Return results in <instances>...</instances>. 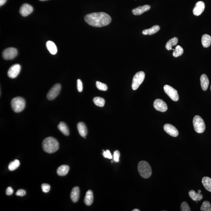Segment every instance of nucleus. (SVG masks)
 <instances>
[{
	"instance_id": "29",
	"label": "nucleus",
	"mask_w": 211,
	"mask_h": 211,
	"mask_svg": "<svg viewBox=\"0 0 211 211\" xmlns=\"http://www.w3.org/2000/svg\"><path fill=\"white\" fill-rule=\"evenodd\" d=\"M20 162L18 159H15L13 162H10L9 166H8V169L10 171H13L16 170L19 166H20Z\"/></svg>"
},
{
	"instance_id": "36",
	"label": "nucleus",
	"mask_w": 211,
	"mask_h": 211,
	"mask_svg": "<svg viewBox=\"0 0 211 211\" xmlns=\"http://www.w3.org/2000/svg\"><path fill=\"white\" fill-rule=\"evenodd\" d=\"M77 89L79 92H81L83 91V85L81 80L78 79L77 80Z\"/></svg>"
},
{
	"instance_id": "38",
	"label": "nucleus",
	"mask_w": 211,
	"mask_h": 211,
	"mask_svg": "<svg viewBox=\"0 0 211 211\" xmlns=\"http://www.w3.org/2000/svg\"><path fill=\"white\" fill-rule=\"evenodd\" d=\"M26 194V191L23 189H20L16 191V195L17 196L23 197Z\"/></svg>"
},
{
	"instance_id": "34",
	"label": "nucleus",
	"mask_w": 211,
	"mask_h": 211,
	"mask_svg": "<svg viewBox=\"0 0 211 211\" xmlns=\"http://www.w3.org/2000/svg\"><path fill=\"white\" fill-rule=\"evenodd\" d=\"M41 188L43 192L48 193L50 190L51 187L49 184H41Z\"/></svg>"
},
{
	"instance_id": "13",
	"label": "nucleus",
	"mask_w": 211,
	"mask_h": 211,
	"mask_svg": "<svg viewBox=\"0 0 211 211\" xmlns=\"http://www.w3.org/2000/svg\"><path fill=\"white\" fill-rule=\"evenodd\" d=\"M33 9V7L29 4H23L20 9V13L22 16H26L32 13Z\"/></svg>"
},
{
	"instance_id": "9",
	"label": "nucleus",
	"mask_w": 211,
	"mask_h": 211,
	"mask_svg": "<svg viewBox=\"0 0 211 211\" xmlns=\"http://www.w3.org/2000/svg\"><path fill=\"white\" fill-rule=\"evenodd\" d=\"M61 89V86L59 84H56L53 86L47 94L48 99L51 101L56 98L60 93Z\"/></svg>"
},
{
	"instance_id": "33",
	"label": "nucleus",
	"mask_w": 211,
	"mask_h": 211,
	"mask_svg": "<svg viewBox=\"0 0 211 211\" xmlns=\"http://www.w3.org/2000/svg\"><path fill=\"white\" fill-rule=\"evenodd\" d=\"M181 211H191V208L188 204L187 202H184L181 204Z\"/></svg>"
},
{
	"instance_id": "12",
	"label": "nucleus",
	"mask_w": 211,
	"mask_h": 211,
	"mask_svg": "<svg viewBox=\"0 0 211 211\" xmlns=\"http://www.w3.org/2000/svg\"><path fill=\"white\" fill-rule=\"evenodd\" d=\"M164 131L169 135L173 137H177L179 134V132L174 126L169 123H166L163 126Z\"/></svg>"
},
{
	"instance_id": "17",
	"label": "nucleus",
	"mask_w": 211,
	"mask_h": 211,
	"mask_svg": "<svg viewBox=\"0 0 211 211\" xmlns=\"http://www.w3.org/2000/svg\"><path fill=\"white\" fill-rule=\"evenodd\" d=\"M201 88L204 91H206L209 87V81L207 76L206 74H203L200 77Z\"/></svg>"
},
{
	"instance_id": "6",
	"label": "nucleus",
	"mask_w": 211,
	"mask_h": 211,
	"mask_svg": "<svg viewBox=\"0 0 211 211\" xmlns=\"http://www.w3.org/2000/svg\"><path fill=\"white\" fill-rule=\"evenodd\" d=\"M145 77V74L144 72L140 71L136 73L133 77L132 84V88L133 90L135 91L138 88L143 82Z\"/></svg>"
},
{
	"instance_id": "25",
	"label": "nucleus",
	"mask_w": 211,
	"mask_h": 211,
	"mask_svg": "<svg viewBox=\"0 0 211 211\" xmlns=\"http://www.w3.org/2000/svg\"><path fill=\"white\" fill-rule=\"evenodd\" d=\"M202 184L208 191L211 192V178L209 177H204L202 180Z\"/></svg>"
},
{
	"instance_id": "37",
	"label": "nucleus",
	"mask_w": 211,
	"mask_h": 211,
	"mask_svg": "<svg viewBox=\"0 0 211 211\" xmlns=\"http://www.w3.org/2000/svg\"><path fill=\"white\" fill-rule=\"evenodd\" d=\"M103 156L105 158H108V159H112V156L111 154L110 151L107 150L106 151H104L103 152Z\"/></svg>"
},
{
	"instance_id": "19",
	"label": "nucleus",
	"mask_w": 211,
	"mask_h": 211,
	"mask_svg": "<svg viewBox=\"0 0 211 211\" xmlns=\"http://www.w3.org/2000/svg\"><path fill=\"white\" fill-rule=\"evenodd\" d=\"M94 196L92 191L89 190L86 193L85 198H84V202L87 206H91L93 202Z\"/></svg>"
},
{
	"instance_id": "11",
	"label": "nucleus",
	"mask_w": 211,
	"mask_h": 211,
	"mask_svg": "<svg viewBox=\"0 0 211 211\" xmlns=\"http://www.w3.org/2000/svg\"><path fill=\"white\" fill-rule=\"evenodd\" d=\"M153 106L156 110L159 112H164L167 110V105L162 100L156 99L154 101Z\"/></svg>"
},
{
	"instance_id": "22",
	"label": "nucleus",
	"mask_w": 211,
	"mask_h": 211,
	"mask_svg": "<svg viewBox=\"0 0 211 211\" xmlns=\"http://www.w3.org/2000/svg\"><path fill=\"white\" fill-rule=\"evenodd\" d=\"M69 170V166L66 165H62L58 168L57 170V173L58 175L59 176H65L67 174Z\"/></svg>"
},
{
	"instance_id": "4",
	"label": "nucleus",
	"mask_w": 211,
	"mask_h": 211,
	"mask_svg": "<svg viewBox=\"0 0 211 211\" xmlns=\"http://www.w3.org/2000/svg\"><path fill=\"white\" fill-rule=\"evenodd\" d=\"M11 105L14 112L19 113L24 109L26 102L23 98L21 97H16L12 99Z\"/></svg>"
},
{
	"instance_id": "35",
	"label": "nucleus",
	"mask_w": 211,
	"mask_h": 211,
	"mask_svg": "<svg viewBox=\"0 0 211 211\" xmlns=\"http://www.w3.org/2000/svg\"><path fill=\"white\" fill-rule=\"evenodd\" d=\"M120 153L118 151L116 150L114 152L113 158L115 162H118L119 161V158H120Z\"/></svg>"
},
{
	"instance_id": "41",
	"label": "nucleus",
	"mask_w": 211,
	"mask_h": 211,
	"mask_svg": "<svg viewBox=\"0 0 211 211\" xmlns=\"http://www.w3.org/2000/svg\"><path fill=\"white\" fill-rule=\"evenodd\" d=\"M132 211H140V210H139V209H133V210Z\"/></svg>"
},
{
	"instance_id": "32",
	"label": "nucleus",
	"mask_w": 211,
	"mask_h": 211,
	"mask_svg": "<svg viewBox=\"0 0 211 211\" xmlns=\"http://www.w3.org/2000/svg\"><path fill=\"white\" fill-rule=\"evenodd\" d=\"M96 85L97 88L100 91H105L107 90L108 87L106 84L104 83L100 82L97 81L96 83Z\"/></svg>"
},
{
	"instance_id": "30",
	"label": "nucleus",
	"mask_w": 211,
	"mask_h": 211,
	"mask_svg": "<svg viewBox=\"0 0 211 211\" xmlns=\"http://www.w3.org/2000/svg\"><path fill=\"white\" fill-rule=\"evenodd\" d=\"M184 51V49L180 45H177L173 51V56L176 58L182 55Z\"/></svg>"
},
{
	"instance_id": "14",
	"label": "nucleus",
	"mask_w": 211,
	"mask_h": 211,
	"mask_svg": "<svg viewBox=\"0 0 211 211\" xmlns=\"http://www.w3.org/2000/svg\"><path fill=\"white\" fill-rule=\"evenodd\" d=\"M205 8V3L202 1H198L195 4L193 13L195 16H199L203 12Z\"/></svg>"
},
{
	"instance_id": "3",
	"label": "nucleus",
	"mask_w": 211,
	"mask_h": 211,
	"mask_svg": "<svg viewBox=\"0 0 211 211\" xmlns=\"http://www.w3.org/2000/svg\"><path fill=\"white\" fill-rule=\"evenodd\" d=\"M138 170L140 175L144 178H148L152 174V169L148 162L141 161L138 163Z\"/></svg>"
},
{
	"instance_id": "15",
	"label": "nucleus",
	"mask_w": 211,
	"mask_h": 211,
	"mask_svg": "<svg viewBox=\"0 0 211 211\" xmlns=\"http://www.w3.org/2000/svg\"><path fill=\"white\" fill-rule=\"evenodd\" d=\"M151 9V6L148 5H145L136 8L132 10V13L135 15H139L142 14L144 12H146Z\"/></svg>"
},
{
	"instance_id": "26",
	"label": "nucleus",
	"mask_w": 211,
	"mask_h": 211,
	"mask_svg": "<svg viewBox=\"0 0 211 211\" xmlns=\"http://www.w3.org/2000/svg\"><path fill=\"white\" fill-rule=\"evenodd\" d=\"M58 128L59 131L63 134L66 136H68L69 134V128L66 123L63 122H60L58 126Z\"/></svg>"
},
{
	"instance_id": "8",
	"label": "nucleus",
	"mask_w": 211,
	"mask_h": 211,
	"mask_svg": "<svg viewBox=\"0 0 211 211\" xmlns=\"http://www.w3.org/2000/svg\"><path fill=\"white\" fill-rule=\"evenodd\" d=\"M18 52L16 48H6L2 52V57L6 60L14 59L17 55Z\"/></svg>"
},
{
	"instance_id": "44",
	"label": "nucleus",
	"mask_w": 211,
	"mask_h": 211,
	"mask_svg": "<svg viewBox=\"0 0 211 211\" xmlns=\"http://www.w3.org/2000/svg\"><path fill=\"white\" fill-rule=\"evenodd\" d=\"M210 89H211V87H210Z\"/></svg>"
},
{
	"instance_id": "2",
	"label": "nucleus",
	"mask_w": 211,
	"mask_h": 211,
	"mask_svg": "<svg viewBox=\"0 0 211 211\" xmlns=\"http://www.w3.org/2000/svg\"><path fill=\"white\" fill-rule=\"evenodd\" d=\"M43 149L48 153H53L56 152L59 148V143L55 138L48 137L44 140L42 142Z\"/></svg>"
},
{
	"instance_id": "20",
	"label": "nucleus",
	"mask_w": 211,
	"mask_h": 211,
	"mask_svg": "<svg viewBox=\"0 0 211 211\" xmlns=\"http://www.w3.org/2000/svg\"><path fill=\"white\" fill-rule=\"evenodd\" d=\"M160 30V27L158 25H155L152 26L151 28L142 31V34L144 35H151L155 34Z\"/></svg>"
},
{
	"instance_id": "40",
	"label": "nucleus",
	"mask_w": 211,
	"mask_h": 211,
	"mask_svg": "<svg viewBox=\"0 0 211 211\" xmlns=\"http://www.w3.org/2000/svg\"><path fill=\"white\" fill-rule=\"evenodd\" d=\"M7 0H0V5L2 6L6 2Z\"/></svg>"
},
{
	"instance_id": "7",
	"label": "nucleus",
	"mask_w": 211,
	"mask_h": 211,
	"mask_svg": "<svg viewBox=\"0 0 211 211\" xmlns=\"http://www.w3.org/2000/svg\"><path fill=\"white\" fill-rule=\"evenodd\" d=\"M163 88L165 92L172 100L174 101H178L179 95L178 92L176 90L169 85H165Z\"/></svg>"
},
{
	"instance_id": "10",
	"label": "nucleus",
	"mask_w": 211,
	"mask_h": 211,
	"mask_svg": "<svg viewBox=\"0 0 211 211\" xmlns=\"http://www.w3.org/2000/svg\"><path fill=\"white\" fill-rule=\"evenodd\" d=\"M20 70L21 66L20 65L18 64L14 65L9 68L8 72V75L11 78H15L20 73Z\"/></svg>"
},
{
	"instance_id": "23",
	"label": "nucleus",
	"mask_w": 211,
	"mask_h": 211,
	"mask_svg": "<svg viewBox=\"0 0 211 211\" xmlns=\"http://www.w3.org/2000/svg\"><path fill=\"white\" fill-rule=\"evenodd\" d=\"M201 42L204 48H207L209 47L211 44V36L207 34H204L201 38Z\"/></svg>"
},
{
	"instance_id": "42",
	"label": "nucleus",
	"mask_w": 211,
	"mask_h": 211,
	"mask_svg": "<svg viewBox=\"0 0 211 211\" xmlns=\"http://www.w3.org/2000/svg\"><path fill=\"white\" fill-rule=\"evenodd\" d=\"M201 191L200 190H198V193H201Z\"/></svg>"
},
{
	"instance_id": "27",
	"label": "nucleus",
	"mask_w": 211,
	"mask_h": 211,
	"mask_svg": "<svg viewBox=\"0 0 211 211\" xmlns=\"http://www.w3.org/2000/svg\"><path fill=\"white\" fill-rule=\"evenodd\" d=\"M178 41V39L177 37H173V38L170 39L166 43V49L169 51L172 49V47L177 45Z\"/></svg>"
},
{
	"instance_id": "16",
	"label": "nucleus",
	"mask_w": 211,
	"mask_h": 211,
	"mask_svg": "<svg viewBox=\"0 0 211 211\" xmlns=\"http://www.w3.org/2000/svg\"><path fill=\"white\" fill-rule=\"evenodd\" d=\"M80 191L78 187H74L70 193V198L73 202H77L80 198Z\"/></svg>"
},
{
	"instance_id": "28",
	"label": "nucleus",
	"mask_w": 211,
	"mask_h": 211,
	"mask_svg": "<svg viewBox=\"0 0 211 211\" xmlns=\"http://www.w3.org/2000/svg\"><path fill=\"white\" fill-rule=\"evenodd\" d=\"M94 103L97 106L102 107L105 105V101L103 98H101V97H95L93 99Z\"/></svg>"
},
{
	"instance_id": "24",
	"label": "nucleus",
	"mask_w": 211,
	"mask_h": 211,
	"mask_svg": "<svg viewBox=\"0 0 211 211\" xmlns=\"http://www.w3.org/2000/svg\"><path fill=\"white\" fill-rule=\"evenodd\" d=\"M189 195L191 199L194 201H201L203 198V195L201 193H197L194 190H191L188 192Z\"/></svg>"
},
{
	"instance_id": "31",
	"label": "nucleus",
	"mask_w": 211,
	"mask_h": 211,
	"mask_svg": "<svg viewBox=\"0 0 211 211\" xmlns=\"http://www.w3.org/2000/svg\"><path fill=\"white\" fill-rule=\"evenodd\" d=\"M200 210L202 211H211V205L208 201H204L201 207Z\"/></svg>"
},
{
	"instance_id": "18",
	"label": "nucleus",
	"mask_w": 211,
	"mask_h": 211,
	"mask_svg": "<svg viewBox=\"0 0 211 211\" xmlns=\"http://www.w3.org/2000/svg\"><path fill=\"white\" fill-rule=\"evenodd\" d=\"M77 128L80 135L83 137H86L87 134V129L85 124L82 122H80L77 124Z\"/></svg>"
},
{
	"instance_id": "1",
	"label": "nucleus",
	"mask_w": 211,
	"mask_h": 211,
	"mask_svg": "<svg viewBox=\"0 0 211 211\" xmlns=\"http://www.w3.org/2000/svg\"><path fill=\"white\" fill-rule=\"evenodd\" d=\"M86 23L94 27H102L109 25L112 18L109 15L104 12L88 14L84 17Z\"/></svg>"
},
{
	"instance_id": "39",
	"label": "nucleus",
	"mask_w": 211,
	"mask_h": 211,
	"mask_svg": "<svg viewBox=\"0 0 211 211\" xmlns=\"http://www.w3.org/2000/svg\"><path fill=\"white\" fill-rule=\"evenodd\" d=\"M13 193V190L11 187H8L6 190V194L7 195H12Z\"/></svg>"
},
{
	"instance_id": "21",
	"label": "nucleus",
	"mask_w": 211,
	"mask_h": 211,
	"mask_svg": "<svg viewBox=\"0 0 211 211\" xmlns=\"http://www.w3.org/2000/svg\"><path fill=\"white\" fill-rule=\"evenodd\" d=\"M46 47L50 53L55 55L57 52V48L55 43L51 41H48L46 43Z\"/></svg>"
},
{
	"instance_id": "43",
	"label": "nucleus",
	"mask_w": 211,
	"mask_h": 211,
	"mask_svg": "<svg viewBox=\"0 0 211 211\" xmlns=\"http://www.w3.org/2000/svg\"><path fill=\"white\" fill-rule=\"evenodd\" d=\"M40 1H47V0H40Z\"/></svg>"
},
{
	"instance_id": "5",
	"label": "nucleus",
	"mask_w": 211,
	"mask_h": 211,
	"mask_svg": "<svg viewBox=\"0 0 211 211\" xmlns=\"http://www.w3.org/2000/svg\"><path fill=\"white\" fill-rule=\"evenodd\" d=\"M193 123L194 130L197 133H201L205 131L206 126L205 122L200 116H194Z\"/></svg>"
}]
</instances>
